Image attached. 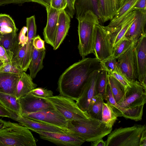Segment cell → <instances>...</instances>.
Segmentation results:
<instances>
[{"label":"cell","instance_id":"6da1fadb","mask_svg":"<svg viewBox=\"0 0 146 146\" xmlns=\"http://www.w3.org/2000/svg\"><path fill=\"white\" fill-rule=\"evenodd\" d=\"M102 68L100 61L96 58L85 57L71 65L59 78L57 89L60 95L76 101L89 76Z\"/></svg>","mask_w":146,"mask_h":146},{"label":"cell","instance_id":"7a4b0ae2","mask_svg":"<svg viewBox=\"0 0 146 146\" xmlns=\"http://www.w3.org/2000/svg\"><path fill=\"white\" fill-rule=\"evenodd\" d=\"M146 103V91L137 80L125 89L124 98L118 104L123 117L137 121L142 119Z\"/></svg>","mask_w":146,"mask_h":146},{"label":"cell","instance_id":"3957f363","mask_svg":"<svg viewBox=\"0 0 146 146\" xmlns=\"http://www.w3.org/2000/svg\"><path fill=\"white\" fill-rule=\"evenodd\" d=\"M76 19L78 22V49L80 54L83 58L94 53L95 27L96 24L100 23L97 16L90 10Z\"/></svg>","mask_w":146,"mask_h":146},{"label":"cell","instance_id":"277c9868","mask_svg":"<svg viewBox=\"0 0 146 146\" xmlns=\"http://www.w3.org/2000/svg\"><path fill=\"white\" fill-rule=\"evenodd\" d=\"M67 129L74 135L92 142L102 139L111 131L101 120L92 117L82 121L68 120Z\"/></svg>","mask_w":146,"mask_h":146},{"label":"cell","instance_id":"5b68a950","mask_svg":"<svg viewBox=\"0 0 146 146\" xmlns=\"http://www.w3.org/2000/svg\"><path fill=\"white\" fill-rule=\"evenodd\" d=\"M37 141L29 129L9 121L0 130V146H36Z\"/></svg>","mask_w":146,"mask_h":146},{"label":"cell","instance_id":"8992f818","mask_svg":"<svg viewBox=\"0 0 146 146\" xmlns=\"http://www.w3.org/2000/svg\"><path fill=\"white\" fill-rule=\"evenodd\" d=\"M145 125L116 128L108 135L106 146H139L140 140Z\"/></svg>","mask_w":146,"mask_h":146},{"label":"cell","instance_id":"52a82bcc","mask_svg":"<svg viewBox=\"0 0 146 146\" xmlns=\"http://www.w3.org/2000/svg\"><path fill=\"white\" fill-rule=\"evenodd\" d=\"M67 120L82 121L92 117L81 110L74 100L59 95L44 98Z\"/></svg>","mask_w":146,"mask_h":146},{"label":"cell","instance_id":"ba28073f","mask_svg":"<svg viewBox=\"0 0 146 146\" xmlns=\"http://www.w3.org/2000/svg\"><path fill=\"white\" fill-rule=\"evenodd\" d=\"M94 53L100 61L112 57L113 51L111 35L100 23L95 27Z\"/></svg>","mask_w":146,"mask_h":146},{"label":"cell","instance_id":"9c48e42d","mask_svg":"<svg viewBox=\"0 0 146 146\" xmlns=\"http://www.w3.org/2000/svg\"><path fill=\"white\" fill-rule=\"evenodd\" d=\"M134 61L138 82L146 91V34L138 39L134 46Z\"/></svg>","mask_w":146,"mask_h":146},{"label":"cell","instance_id":"30bf717a","mask_svg":"<svg viewBox=\"0 0 146 146\" xmlns=\"http://www.w3.org/2000/svg\"><path fill=\"white\" fill-rule=\"evenodd\" d=\"M33 131L38 133L40 138L58 145L79 146L86 141L82 137L72 134L71 132L61 133L39 130Z\"/></svg>","mask_w":146,"mask_h":146},{"label":"cell","instance_id":"8fae6325","mask_svg":"<svg viewBox=\"0 0 146 146\" xmlns=\"http://www.w3.org/2000/svg\"><path fill=\"white\" fill-rule=\"evenodd\" d=\"M21 115L45 110H56L52 105L43 98L37 97L31 92L19 99Z\"/></svg>","mask_w":146,"mask_h":146},{"label":"cell","instance_id":"7c38bea8","mask_svg":"<svg viewBox=\"0 0 146 146\" xmlns=\"http://www.w3.org/2000/svg\"><path fill=\"white\" fill-rule=\"evenodd\" d=\"M101 69L95 71L89 76L80 96L76 101V103L78 107L84 112H86L92 99L98 94L96 83Z\"/></svg>","mask_w":146,"mask_h":146},{"label":"cell","instance_id":"4fadbf2b","mask_svg":"<svg viewBox=\"0 0 146 146\" xmlns=\"http://www.w3.org/2000/svg\"><path fill=\"white\" fill-rule=\"evenodd\" d=\"M22 116L56 126L67 129L68 120L56 110H42L27 113Z\"/></svg>","mask_w":146,"mask_h":146},{"label":"cell","instance_id":"5bb4252c","mask_svg":"<svg viewBox=\"0 0 146 146\" xmlns=\"http://www.w3.org/2000/svg\"><path fill=\"white\" fill-rule=\"evenodd\" d=\"M134 20L125 35L135 46L140 37L146 33V11L135 10Z\"/></svg>","mask_w":146,"mask_h":146},{"label":"cell","instance_id":"9a60e30c","mask_svg":"<svg viewBox=\"0 0 146 146\" xmlns=\"http://www.w3.org/2000/svg\"><path fill=\"white\" fill-rule=\"evenodd\" d=\"M134 49L133 43L130 48L117 59V65L120 70L132 83L137 80L134 61Z\"/></svg>","mask_w":146,"mask_h":146},{"label":"cell","instance_id":"2e32d148","mask_svg":"<svg viewBox=\"0 0 146 146\" xmlns=\"http://www.w3.org/2000/svg\"><path fill=\"white\" fill-rule=\"evenodd\" d=\"M46 9L47 20L43 34L46 42L53 47L56 38L59 14L61 11L51 6Z\"/></svg>","mask_w":146,"mask_h":146},{"label":"cell","instance_id":"e0dca14e","mask_svg":"<svg viewBox=\"0 0 146 146\" xmlns=\"http://www.w3.org/2000/svg\"><path fill=\"white\" fill-rule=\"evenodd\" d=\"M15 120L27 129L33 131L39 130L61 133H68L70 132L68 129L56 126L21 115H17Z\"/></svg>","mask_w":146,"mask_h":146},{"label":"cell","instance_id":"ac0fdd59","mask_svg":"<svg viewBox=\"0 0 146 146\" xmlns=\"http://www.w3.org/2000/svg\"><path fill=\"white\" fill-rule=\"evenodd\" d=\"M138 0H129L119 8L109 24L104 26L111 35L115 32L133 10V7Z\"/></svg>","mask_w":146,"mask_h":146},{"label":"cell","instance_id":"d6986e66","mask_svg":"<svg viewBox=\"0 0 146 146\" xmlns=\"http://www.w3.org/2000/svg\"><path fill=\"white\" fill-rule=\"evenodd\" d=\"M26 23L27 28V41L26 44L25 54L22 65L23 70L25 72L29 68L31 60L33 39L36 36V26L35 16L27 18Z\"/></svg>","mask_w":146,"mask_h":146},{"label":"cell","instance_id":"ffe728a7","mask_svg":"<svg viewBox=\"0 0 146 146\" xmlns=\"http://www.w3.org/2000/svg\"><path fill=\"white\" fill-rule=\"evenodd\" d=\"M70 17L65 10L60 13L56 35L54 45V50L59 48L67 35L70 25Z\"/></svg>","mask_w":146,"mask_h":146},{"label":"cell","instance_id":"44dd1931","mask_svg":"<svg viewBox=\"0 0 146 146\" xmlns=\"http://www.w3.org/2000/svg\"><path fill=\"white\" fill-rule=\"evenodd\" d=\"M20 76L0 72V92L10 94L16 96Z\"/></svg>","mask_w":146,"mask_h":146},{"label":"cell","instance_id":"7402d4cb","mask_svg":"<svg viewBox=\"0 0 146 146\" xmlns=\"http://www.w3.org/2000/svg\"><path fill=\"white\" fill-rule=\"evenodd\" d=\"M74 7L76 18L83 15L88 11H93L98 17L100 23L102 21L98 0H75Z\"/></svg>","mask_w":146,"mask_h":146},{"label":"cell","instance_id":"603a6c76","mask_svg":"<svg viewBox=\"0 0 146 146\" xmlns=\"http://www.w3.org/2000/svg\"><path fill=\"white\" fill-rule=\"evenodd\" d=\"M46 54L45 50H40L32 45L31 60L29 66L30 75L33 79L43 68V61Z\"/></svg>","mask_w":146,"mask_h":146},{"label":"cell","instance_id":"cb8c5ba5","mask_svg":"<svg viewBox=\"0 0 146 146\" xmlns=\"http://www.w3.org/2000/svg\"><path fill=\"white\" fill-rule=\"evenodd\" d=\"M102 23L111 20L119 8L118 0H98Z\"/></svg>","mask_w":146,"mask_h":146},{"label":"cell","instance_id":"d4e9b609","mask_svg":"<svg viewBox=\"0 0 146 146\" xmlns=\"http://www.w3.org/2000/svg\"><path fill=\"white\" fill-rule=\"evenodd\" d=\"M135 15V11L133 10L122 23L119 28L111 36L113 48L123 39L125 35L133 22Z\"/></svg>","mask_w":146,"mask_h":146},{"label":"cell","instance_id":"484cf974","mask_svg":"<svg viewBox=\"0 0 146 146\" xmlns=\"http://www.w3.org/2000/svg\"><path fill=\"white\" fill-rule=\"evenodd\" d=\"M29 74L24 72L20 76L17 84L16 96L19 99L36 88L37 85L33 81Z\"/></svg>","mask_w":146,"mask_h":146},{"label":"cell","instance_id":"4316f807","mask_svg":"<svg viewBox=\"0 0 146 146\" xmlns=\"http://www.w3.org/2000/svg\"><path fill=\"white\" fill-rule=\"evenodd\" d=\"M0 103L17 115H21V106L19 100L15 96L10 94L0 92Z\"/></svg>","mask_w":146,"mask_h":146},{"label":"cell","instance_id":"83f0119b","mask_svg":"<svg viewBox=\"0 0 146 146\" xmlns=\"http://www.w3.org/2000/svg\"><path fill=\"white\" fill-rule=\"evenodd\" d=\"M104 99L102 95L98 94L92 99L86 112L92 118L101 120Z\"/></svg>","mask_w":146,"mask_h":146},{"label":"cell","instance_id":"f1b7e54d","mask_svg":"<svg viewBox=\"0 0 146 146\" xmlns=\"http://www.w3.org/2000/svg\"><path fill=\"white\" fill-rule=\"evenodd\" d=\"M108 83L112 94L118 104L123 100L125 89L123 85L112 76L108 74Z\"/></svg>","mask_w":146,"mask_h":146},{"label":"cell","instance_id":"f546056e","mask_svg":"<svg viewBox=\"0 0 146 146\" xmlns=\"http://www.w3.org/2000/svg\"><path fill=\"white\" fill-rule=\"evenodd\" d=\"M18 30L14 20L9 15L0 14V35L16 33Z\"/></svg>","mask_w":146,"mask_h":146},{"label":"cell","instance_id":"4dcf8cb0","mask_svg":"<svg viewBox=\"0 0 146 146\" xmlns=\"http://www.w3.org/2000/svg\"><path fill=\"white\" fill-rule=\"evenodd\" d=\"M117 117L110 105L108 103L104 102L102 113V122L108 127L112 128Z\"/></svg>","mask_w":146,"mask_h":146},{"label":"cell","instance_id":"1f68e13d","mask_svg":"<svg viewBox=\"0 0 146 146\" xmlns=\"http://www.w3.org/2000/svg\"><path fill=\"white\" fill-rule=\"evenodd\" d=\"M17 33L0 35V45L13 52L18 43Z\"/></svg>","mask_w":146,"mask_h":146},{"label":"cell","instance_id":"d6a6232c","mask_svg":"<svg viewBox=\"0 0 146 146\" xmlns=\"http://www.w3.org/2000/svg\"><path fill=\"white\" fill-rule=\"evenodd\" d=\"M108 83L107 72L102 68L99 73L96 83L97 94H101L104 100H105L106 88Z\"/></svg>","mask_w":146,"mask_h":146},{"label":"cell","instance_id":"836d02e7","mask_svg":"<svg viewBox=\"0 0 146 146\" xmlns=\"http://www.w3.org/2000/svg\"><path fill=\"white\" fill-rule=\"evenodd\" d=\"M105 100L106 101V102L110 105L114 112L118 117L122 116L123 113L121 110L116 102L112 94L109 83H108L107 87L106 96Z\"/></svg>","mask_w":146,"mask_h":146},{"label":"cell","instance_id":"e575fe53","mask_svg":"<svg viewBox=\"0 0 146 146\" xmlns=\"http://www.w3.org/2000/svg\"><path fill=\"white\" fill-rule=\"evenodd\" d=\"M24 71L21 66L15 61L13 57L12 61L0 68V72L9 73L21 75Z\"/></svg>","mask_w":146,"mask_h":146},{"label":"cell","instance_id":"d590c367","mask_svg":"<svg viewBox=\"0 0 146 146\" xmlns=\"http://www.w3.org/2000/svg\"><path fill=\"white\" fill-rule=\"evenodd\" d=\"M133 43L129 40L125 38L113 48L112 57L117 59L126 52L131 47Z\"/></svg>","mask_w":146,"mask_h":146},{"label":"cell","instance_id":"8d00e7d4","mask_svg":"<svg viewBox=\"0 0 146 146\" xmlns=\"http://www.w3.org/2000/svg\"><path fill=\"white\" fill-rule=\"evenodd\" d=\"M117 59L113 57L100 62L102 69L106 70L108 74L114 71L118 66Z\"/></svg>","mask_w":146,"mask_h":146},{"label":"cell","instance_id":"74e56055","mask_svg":"<svg viewBox=\"0 0 146 146\" xmlns=\"http://www.w3.org/2000/svg\"><path fill=\"white\" fill-rule=\"evenodd\" d=\"M26 44L22 46L18 42L13 51V57L16 62L21 66L26 50Z\"/></svg>","mask_w":146,"mask_h":146},{"label":"cell","instance_id":"f35d334b","mask_svg":"<svg viewBox=\"0 0 146 146\" xmlns=\"http://www.w3.org/2000/svg\"><path fill=\"white\" fill-rule=\"evenodd\" d=\"M108 74L111 75L114 77L123 85L125 89L131 86L132 82L127 79L120 71L118 66L114 71Z\"/></svg>","mask_w":146,"mask_h":146},{"label":"cell","instance_id":"ab89813d","mask_svg":"<svg viewBox=\"0 0 146 146\" xmlns=\"http://www.w3.org/2000/svg\"><path fill=\"white\" fill-rule=\"evenodd\" d=\"M30 92L34 95L41 98H48L53 96L52 91L42 88H36Z\"/></svg>","mask_w":146,"mask_h":146},{"label":"cell","instance_id":"60d3db41","mask_svg":"<svg viewBox=\"0 0 146 146\" xmlns=\"http://www.w3.org/2000/svg\"><path fill=\"white\" fill-rule=\"evenodd\" d=\"M13 58V52L0 45V59L4 64L11 62Z\"/></svg>","mask_w":146,"mask_h":146},{"label":"cell","instance_id":"b9f144b4","mask_svg":"<svg viewBox=\"0 0 146 146\" xmlns=\"http://www.w3.org/2000/svg\"><path fill=\"white\" fill-rule=\"evenodd\" d=\"M66 0H51L50 6L57 10H65L67 6Z\"/></svg>","mask_w":146,"mask_h":146},{"label":"cell","instance_id":"7bdbcfd3","mask_svg":"<svg viewBox=\"0 0 146 146\" xmlns=\"http://www.w3.org/2000/svg\"><path fill=\"white\" fill-rule=\"evenodd\" d=\"M32 44L38 50H45L44 41L42 40L39 35L35 36L33 39Z\"/></svg>","mask_w":146,"mask_h":146},{"label":"cell","instance_id":"ee69618b","mask_svg":"<svg viewBox=\"0 0 146 146\" xmlns=\"http://www.w3.org/2000/svg\"><path fill=\"white\" fill-rule=\"evenodd\" d=\"M17 115L0 103V116L8 117L15 120Z\"/></svg>","mask_w":146,"mask_h":146},{"label":"cell","instance_id":"f6af8a7d","mask_svg":"<svg viewBox=\"0 0 146 146\" xmlns=\"http://www.w3.org/2000/svg\"><path fill=\"white\" fill-rule=\"evenodd\" d=\"M27 32L26 27H23L21 30L18 36V40L19 43L22 46L26 44L27 41V37L25 35Z\"/></svg>","mask_w":146,"mask_h":146},{"label":"cell","instance_id":"bcb514c9","mask_svg":"<svg viewBox=\"0 0 146 146\" xmlns=\"http://www.w3.org/2000/svg\"><path fill=\"white\" fill-rule=\"evenodd\" d=\"M67 3V6L65 11L70 17L72 18L75 13L74 6L72 4L71 0H66Z\"/></svg>","mask_w":146,"mask_h":146},{"label":"cell","instance_id":"7dc6e473","mask_svg":"<svg viewBox=\"0 0 146 146\" xmlns=\"http://www.w3.org/2000/svg\"><path fill=\"white\" fill-rule=\"evenodd\" d=\"M133 9L134 10L146 11V0H138Z\"/></svg>","mask_w":146,"mask_h":146},{"label":"cell","instance_id":"c3c4849f","mask_svg":"<svg viewBox=\"0 0 146 146\" xmlns=\"http://www.w3.org/2000/svg\"><path fill=\"white\" fill-rule=\"evenodd\" d=\"M32 2V0H0V6L11 3H22Z\"/></svg>","mask_w":146,"mask_h":146},{"label":"cell","instance_id":"681fc988","mask_svg":"<svg viewBox=\"0 0 146 146\" xmlns=\"http://www.w3.org/2000/svg\"><path fill=\"white\" fill-rule=\"evenodd\" d=\"M91 145L92 146H106V143L102 138L91 142Z\"/></svg>","mask_w":146,"mask_h":146},{"label":"cell","instance_id":"f907efd6","mask_svg":"<svg viewBox=\"0 0 146 146\" xmlns=\"http://www.w3.org/2000/svg\"><path fill=\"white\" fill-rule=\"evenodd\" d=\"M32 1L44 5L46 9L50 7L51 0H32Z\"/></svg>","mask_w":146,"mask_h":146},{"label":"cell","instance_id":"816d5d0a","mask_svg":"<svg viewBox=\"0 0 146 146\" xmlns=\"http://www.w3.org/2000/svg\"><path fill=\"white\" fill-rule=\"evenodd\" d=\"M146 146V130L143 132L139 142V146Z\"/></svg>","mask_w":146,"mask_h":146},{"label":"cell","instance_id":"f5cc1de1","mask_svg":"<svg viewBox=\"0 0 146 146\" xmlns=\"http://www.w3.org/2000/svg\"><path fill=\"white\" fill-rule=\"evenodd\" d=\"M6 122V121L0 119V130L4 127Z\"/></svg>","mask_w":146,"mask_h":146},{"label":"cell","instance_id":"db71d44e","mask_svg":"<svg viewBox=\"0 0 146 146\" xmlns=\"http://www.w3.org/2000/svg\"><path fill=\"white\" fill-rule=\"evenodd\" d=\"M129 0H119L118 4L119 8L121 7Z\"/></svg>","mask_w":146,"mask_h":146},{"label":"cell","instance_id":"11a10c76","mask_svg":"<svg viewBox=\"0 0 146 146\" xmlns=\"http://www.w3.org/2000/svg\"><path fill=\"white\" fill-rule=\"evenodd\" d=\"M4 65L3 62L0 59V68L3 67Z\"/></svg>","mask_w":146,"mask_h":146},{"label":"cell","instance_id":"9f6ffc18","mask_svg":"<svg viewBox=\"0 0 146 146\" xmlns=\"http://www.w3.org/2000/svg\"><path fill=\"white\" fill-rule=\"evenodd\" d=\"M71 1L72 4L74 6V3H75V0H71Z\"/></svg>","mask_w":146,"mask_h":146},{"label":"cell","instance_id":"6f0895ef","mask_svg":"<svg viewBox=\"0 0 146 146\" xmlns=\"http://www.w3.org/2000/svg\"></svg>","mask_w":146,"mask_h":146}]
</instances>
